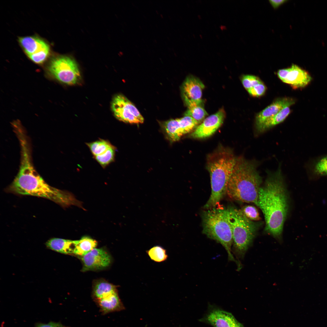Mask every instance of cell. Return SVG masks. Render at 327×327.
I'll return each mask as SVG.
<instances>
[{
	"label": "cell",
	"instance_id": "obj_1",
	"mask_svg": "<svg viewBox=\"0 0 327 327\" xmlns=\"http://www.w3.org/2000/svg\"><path fill=\"white\" fill-rule=\"evenodd\" d=\"M19 172L9 187V191L22 195L41 197L63 206L73 205L82 208V204L70 193L49 185L36 172L30 154L21 155Z\"/></svg>",
	"mask_w": 327,
	"mask_h": 327
},
{
	"label": "cell",
	"instance_id": "obj_2",
	"mask_svg": "<svg viewBox=\"0 0 327 327\" xmlns=\"http://www.w3.org/2000/svg\"><path fill=\"white\" fill-rule=\"evenodd\" d=\"M288 197L280 167L269 175L259 192L258 206L262 211L266 230L276 237L282 233L288 209Z\"/></svg>",
	"mask_w": 327,
	"mask_h": 327
},
{
	"label": "cell",
	"instance_id": "obj_3",
	"mask_svg": "<svg viewBox=\"0 0 327 327\" xmlns=\"http://www.w3.org/2000/svg\"><path fill=\"white\" fill-rule=\"evenodd\" d=\"M256 168L254 163L237 157L226 185V194L231 199L258 206L262 178Z\"/></svg>",
	"mask_w": 327,
	"mask_h": 327
},
{
	"label": "cell",
	"instance_id": "obj_4",
	"mask_svg": "<svg viewBox=\"0 0 327 327\" xmlns=\"http://www.w3.org/2000/svg\"><path fill=\"white\" fill-rule=\"evenodd\" d=\"M236 158L231 150L223 147L208 155L206 166L210 176L211 192L204 206L206 209L220 206V201L226 194L227 184Z\"/></svg>",
	"mask_w": 327,
	"mask_h": 327
},
{
	"label": "cell",
	"instance_id": "obj_5",
	"mask_svg": "<svg viewBox=\"0 0 327 327\" xmlns=\"http://www.w3.org/2000/svg\"><path fill=\"white\" fill-rule=\"evenodd\" d=\"M203 233L220 243L226 250L228 259L235 262L238 269L241 266L232 253L233 243L231 227L228 220V210L221 206L203 211L202 215Z\"/></svg>",
	"mask_w": 327,
	"mask_h": 327
},
{
	"label": "cell",
	"instance_id": "obj_6",
	"mask_svg": "<svg viewBox=\"0 0 327 327\" xmlns=\"http://www.w3.org/2000/svg\"><path fill=\"white\" fill-rule=\"evenodd\" d=\"M227 210L233 235L232 251L238 259H243L255 236L256 226L246 218L240 210L232 207Z\"/></svg>",
	"mask_w": 327,
	"mask_h": 327
},
{
	"label": "cell",
	"instance_id": "obj_7",
	"mask_svg": "<svg viewBox=\"0 0 327 327\" xmlns=\"http://www.w3.org/2000/svg\"><path fill=\"white\" fill-rule=\"evenodd\" d=\"M50 73L60 82L72 85L77 84L81 79L78 66L70 57L60 56L53 58L48 67Z\"/></svg>",
	"mask_w": 327,
	"mask_h": 327
},
{
	"label": "cell",
	"instance_id": "obj_8",
	"mask_svg": "<svg viewBox=\"0 0 327 327\" xmlns=\"http://www.w3.org/2000/svg\"><path fill=\"white\" fill-rule=\"evenodd\" d=\"M111 108L114 116L119 121L130 124L144 122V118L137 109L123 95L118 94L114 97Z\"/></svg>",
	"mask_w": 327,
	"mask_h": 327
},
{
	"label": "cell",
	"instance_id": "obj_9",
	"mask_svg": "<svg viewBox=\"0 0 327 327\" xmlns=\"http://www.w3.org/2000/svg\"><path fill=\"white\" fill-rule=\"evenodd\" d=\"M199 123L188 116L180 118L170 119L161 124L162 128L167 138L171 142L179 140L181 137L196 128Z\"/></svg>",
	"mask_w": 327,
	"mask_h": 327
},
{
	"label": "cell",
	"instance_id": "obj_10",
	"mask_svg": "<svg viewBox=\"0 0 327 327\" xmlns=\"http://www.w3.org/2000/svg\"><path fill=\"white\" fill-rule=\"evenodd\" d=\"M19 43L29 58L34 62L41 64L50 53L49 45L42 39L34 36L20 37Z\"/></svg>",
	"mask_w": 327,
	"mask_h": 327
},
{
	"label": "cell",
	"instance_id": "obj_11",
	"mask_svg": "<svg viewBox=\"0 0 327 327\" xmlns=\"http://www.w3.org/2000/svg\"><path fill=\"white\" fill-rule=\"evenodd\" d=\"M199 321L213 327H244L231 313L211 304L209 305L206 312Z\"/></svg>",
	"mask_w": 327,
	"mask_h": 327
},
{
	"label": "cell",
	"instance_id": "obj_12",
	"mask_svg": "<svg viewBox=\"0 0 327 327\" xmlns=\"http://www.w3.org/2000/svg\"><path fill=\"white\" fill-rule=\"evenodd\" d=\"M79 257L82 262L83 272L104 269L108 266L111 263L110 255L102 248H95Z\"/></svg>",
	"mask_w": 327,
	"mask_h": 327
},
{
	"label": "cell",
	"instance_id": "obj_13",
	"mask_svg": "<svg viewBox=\"0 0 327 327\" xmlns=\"http://www.w3.org/2000/svg\"><path fill=\"white\" fill-rule=\"evenodd\" d=\"M225 116L223 109L205 118L190 134L193 138H204L212 135L222 124Z\"/></svg>",
	"mask_w": 327,
	"mask_h": 327
},
{
	"label": "cell",
	"instance_id": "obj_14",
	"mask_svg": "<svg viewBox=\"0 0 327 327\" xmlns=\"http://www.w3.org/2000/svg\"><path fill=\"white\" fill-rule=\"evenodd\" d=\"M204 87L203 84L198 78L192 75L187 77L182 86V94L184 101L203 102L202 97Z\"/></svg>",
	"mask_w": 327,
	"mask_h": 327
},
{
	"label": "cell",
	"instance_id": "obj_15",
	"mask_svg": "<svg viewBox=\"0 0 327 327\" xmlns=\"http://www.w3.org/2000/svg\"><path fill=\"white\" fill-rule=\"evenodd\" d=\"M295 100L290 97L278 98L258 113L255 118L256 129L269 118L276 115L284 108L290 107L295 103Z\"/></svg>",
	"mask_w": 327,
	"mask_h": 327
},
{
	"label": "cell",
	"instance_id": "obj_16",
	"mask_svg": "<svg viewBox=\"0 0 327 327\" xmlns=\"http://www.w3.org/2000/svg\"><path fill=\"white\" fill-rule=\"evenodd\" d=\"M312 80L311 77L307 71L299 66L292 64L289 68L288 72L282 81L296 89L305 87Z\"/></svg>",
	"mask_w": 327,
	"mask_h": 327
},
{
	"label": "cell",
	"instance_id": "obj_17",
	"mask_svg": "<svg viewBox=\"0 0 327 327\" xmlns=\"http://www.w3.org/2000/svg\"><path fill=\"white\" fill-rule=\"evenodd\" d=\"M100 312L105 315L124 309V307L119 297L117 291L107 295L95 302Z\"/></svg>",
	"mask_w": 327,
	"mask_h": 327
},
{
	"label": "cell",
	"instance_id": "obj_18",
	"mask_svg": "<svg viewBox=\"0 0 327 327\" xmlns=\"http://www.w3.org/2000/svg\"><path fill=\"white\" fill-rule=\"evenodd\" d=\"M74 240L58 238H53L48 240L46 246L49 249L65 254H73Z\"/></svg>",
	"mask_w": 327,
	"mask_h": 327
},
{
	"label": "cell",
	"instance_id": "obj_19",
	"mask_svg": "<svg viewBox=\"0 0 327 327\" xmlns=\"http://www.w3.org/2000/svg\"><path fill=\"white\" fill-rule=\"evenodd\" d=\"M184 103L187 109L184 113V116L191 117L200 123L208 115L203 107V102L198 103L187 101Z\"/></svg>",
	"mask_w": 327,
	"mask_h": 327
},
{
	"label": "cell",
	"instance_id": "obj_20",
	"mask_svg": "<svg viewBox=\"0 0 327 327\" xmlns=\"http://www.w3.org/2000/svg\"><path fill=\"white\" fill-rule=\"evenodd\" d=\"M97 245L95 240L88 236H84L79 240H74L73 254L79 256H83L95 248Z\"/></svg>",
	"mask_w": 327,
	"mask_h": 327
},
{
	"label": "cell",
	"instance_id": "obj_21",
	"mask_svg": "<svg viewBox=\"0 0 327 327\" xmlns=\"http://www.w3.org/2000/svg\"><path fill=\"white\" fill-rule=\"evenodd\" d=\"M116 291L117 290L115 286L106 281L99 280L94 285L92 296L95 302Z\"/></svg>",
	"mask_w": 327,
	"mask_h": 327
},
{
	"label": "cell",
	"instance_id": "obj_22",
	"mask_svg": "<svg viewBox=\"0 0 327 327\" xmlns=\"http://www.w3.org/2000/svg\"><path fill=\"white\" fill-rule=\"evenodd\" d=\"M290 112L289 107L282 109L276 115L266 120L256 129L258 132L262 133L283 122Z\"/></svg>",
	"mask_w": 327,
	"mask_h": 327
},
{
	"label": "cell",
	"instance_id": "obj_23",
	"mask_svg": "<svg viewBox=\"0 0 327 327\" xmlns=\"http://www.w3.org/2000/svg\"><path fill=\"white\" fill-rule=\"evenodd\" d=\"M87 145L94 157L103 154L113 145L109 141L102 139L87 143Z\"/></svg>",
	"mask_w": 327,
	"mask_h": 327
},
{
	"label": "cell",
	"instance_id": "obj_24",
	"mask_svg": "<svg viewBox=\"0 0 327 327\" xmlns=\"http://www.w3.org/2000/svg\"><path fill=\"white\" fill-rule=\"evenodd\" d=\"M150 259L157 263L166 261L168 257L166 250L159 246H155L146 251Z\"/></svg>",
	"mask_w": 327,
	"mask_h": 327
},
{
	"label": "cell",
	"instance_id": "obj_25",
	"mask_svg": "<svg viewBox=\"0 0 327 327\" xmlns=\"http://www.w3.org/2000/svg\"><path fill=\"white\" fill-rule=\"evenodd\" d=\"M116 150V147L113 145L105 153L94 157L102 167H105L114 161Z\"/></svg>",
	"mask_w": 327,
	"mask_h": 327
},
{
	"label": "cell",
	"instance_id": "obj_26",
	"mask_svg": "<svg viewBox=\"0 0 327 327\" xmlns=\"http://www.w3.org/2000/svg\"><path fill=\"white\" fill-rule=\"evenodd\" d=\"M240 210L246 218L251 221H258L261 219L258 210L255 206L246 205Z\"/></svg>",
	"mask_w": 327,
	"mask_h": 327
},
{
	"label": "cell",
	"instance_id": "obj_27",
	"mask_svg": "<svg viewBox=\"0 0 327 327\" xmlns=\"http://www.w3.org/2000/svg\"><path fill=\"white\" fill-rule=\"evenodd\" d=\"M241 81L244 87L247 91L256 85L263 82L258 77L251 75H243Z\"/></svg>",
	"mask_w": 327,
	"mask_h": 327
},
{
	"label": "cell",
	"instance_id": "obj_28",
	"mask_svg": "<svg viewBox=\"0 0 327 327\" xmlns=\"http://www.w3.org/2000/svg\"><path fill=\"white\" fill-rule=\"evenodd\" d=\"M315 171L319 175H327V156L318 162L315 166Z\"/></svg>",
	"mask_w": 327,
	"mask_h": 327
},
{
	"label": "cell",
	"instance_id": "obj_29",
	"mask_svg": "<svg viewBox=\"0 0 327 327\" xmlns=\"http://www.w3.org/2000/svg\"><path fill=\"white\" fill-rule=\"evenodd\" d=\"M266 90V87L263 82L256 85L247 91L251 96L257 97L263 95Z\"/></svg>",
	"mask_w": 327,
	"mask_h": 327
},
{
	"label": "cell",
	"instance_id": "obj_30",
	"mask_svg": "<svg viewBox=\"0 0 327 327\" xmlns=\"http://www.w3.org/2000/svg\"><path fill=\"white\" fill-rule=\"evenodd\" d=\"M35 327H67L60 323L50 322L48 324L38 323L36 325Z\"/></svg>",
	"mask_w": 327,
	"mask_h": 327
},
{
	"label": "cell",
	"instance_id": "obj_31",
	"mask_svg": "<svg viewBox=\"0 0 327 327\" xmlns=\"http://www.w3.org/2000/svg\"><path fill=\"white\" fill-rule=\"evenodd\" d=\"M270 3L274 8H276L281 5L283 4L287 0H271L269 1Z\"/></svg>",
	"mask_w": 327,
	"mask_h": 327
}]
</instances>
